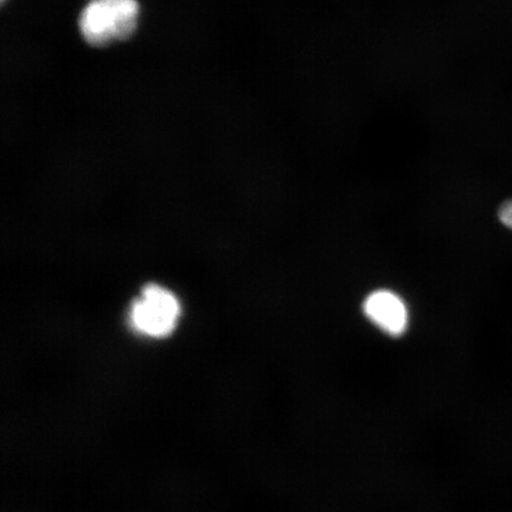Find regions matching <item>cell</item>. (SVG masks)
<instances>
[{"label": "cell", "mask_w": 512, "mask_h": 512, "mask_svg": "<svg viewBox=\"0 0 512 512\" xmlns=\"http://www.w3.org/2000/svg\"><path fill=\"white\" fill-rule=\"evenodd\" d=\"M138 18L137 0H91L81 12L79 27L87 43L104 47L130 37Z\"/></svg>", "instance_id": "1"}, {"label": "cell", "mask_w": 512, "mask_h": 512, "mask_svg": "<svg viewBox=\"0 0 512 512\" xmlns=\"http://www.w3.org/2000/svg\"><path fill=\"white\" fill-rule=\"evenodd\" d=\"M181 313V303L174 293L163 286L150 284L134 300L128 320L138 334L160 339L176 330Z\"/></svg>", "instance_id": "2"}, {"label": "cell", "mask_w": 512, "mask_h": 512, "mask_svg": "<svg viewBox=\"0 0 512 512\" xmlns=\"http://www.w3.org/2000/svg\"><path fill=\"white\" fill-rule=\"evenodd\" d=\"M364 316L384 335L399 338L409 328L408 306L398 293L376 290L368 294L362 304Z\"/></svg>", "instance_id": "3"}, {"label": "cell", "mask_w": 512, "mask_h": 512, "mask_svg": "<svg viewBox=\"0 0 512 512\" xmlns=\"http://www.w3.org/2000/svg\"><path fill=\"white\" fill-rule=\"evenodd\" d=\"M498 217L505 227L512 229V201L502 204L498 211Z\"/></svg>", "instance_id": "4"}, {"label": "cell", "mask_w": 512, "mask_h": 512, "mask_svg": "<svg viewBox=\"0 0 512 512\" xmlns=\"http://www.w3.org/2000/svg\"><path fill=\"white\" fill-rule=\"evenodd\" d=\"M2 2L4 3V2H5V0H2Z\"/></svg>", "instance_id": "5"}]
</instances>
